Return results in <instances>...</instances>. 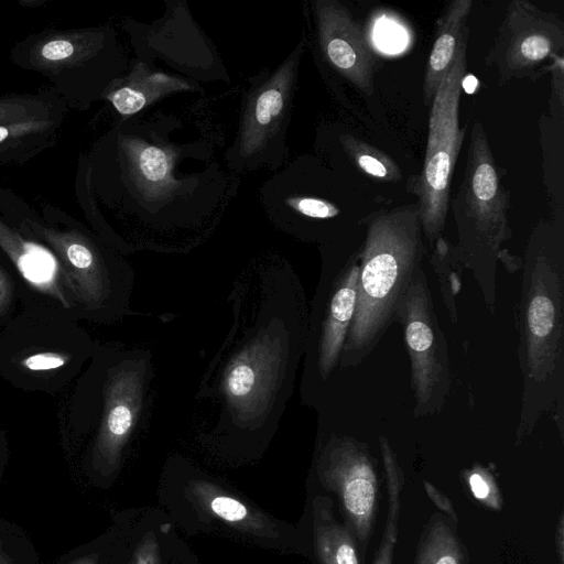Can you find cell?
<instances>
[{
  "instance_id": "cell-1",
  "label": "cell",
  "mask_w": 564,
  "mask_h": 564,
  "mask_svg": "<svg viewBox=\"0 0 564 564\" xmlns=\"http://www.w3.org/2000/svg\"><path fill=\"white\" fill-rule=\"evenodd\" d=\"M516 311L518 359L522 379L516 445L555 408L563 437L564 401V227L541 220L531 231Z\"/></svg>"
},
{
  "instance_id": "cell-2",
  "label": "cell",
  "mask_w": 564,
  "mask_h": 564,
  "mask_svg": "<svg viewBox=\"0 0 564 564\" xmlns=\"http://www.w3.org/2000/svg\"><path fill=\"white\" fill-rule=\"evenodd\" d=\"M180 124L172 116L133 122L119 132L120 182L127 206L141 221L200 224L224 204L226 175L216 163L186 173L183 163L206 152L203 142L178 143L170 139Z\"/></svg>"
},
{
  "instance_id": "cell-3",
  "label": "cell",
  "mask_w": 564,
  "mask_h": 564,
  "mask_svg": "<svg viewBox=\"0 0 564 564\" xmlns=\"http://www.w3.org/2000/svg\"><path fill=\"white\" fill-rule=\"evenodd\" d=\"M365 226L356 307L339 362L343 369L361 364L395 322L426 252L417 203L379 209L365 218Z\"/></svg>"
},
{
  "instance_id": "cell-4",
  "label": "cell",
  "mask_w": 564,
  "mask_h": 564,
  "mask_svg": "<svg viewBox=\"0 0 564 564\" xmlns=\"http://www.w3.org/2000/svg\"><path fill=\"white\" fill-rule=\"evenodd\" d=\"M457 230L455 256L469 269L488 311L497 304L496 272L502 245L512 236L507 191L482 123L475 120L462 183L449 197Z\"/></svg>"
},
{
  "instance_id": "cell-5",
  "label": "cell",
  "mask_w": 564,
  "mask_h": 564,
  "mask_svg": "<svg viewBox=\"0 0 564 564\" xmlns=\"http://www.w3.org/2000/svg\"><path fill=\"white\" fill-rule=\"evenodd\" d=\"M307 45L305 29L294 48L275 67L248 79L232 144L225 162L236 172L268 167L278 171L289 159L288 130L294 106L299 69Z\"/></svg>"
},
{
  "instance_id": "cell-6",
  "label": "cell",
  "mask_w": 564,
  "mask_h": 564,
  "mask_svg": "<svg viewBox=\"0 0 564 564\" xmlns=\"http://www.w3.org/2000/svg\"><path fill=\"white\" fill-rule=\"evenodd\" d=\"M468 36L438 86L431 104L423 167L411 176L408 192L417 196L419 216L430 248L443 237L453 171L466 134L459 126V100L467 64Z\"/></svg>"
},
{
  "instance_id": "cell-7",
  "label": "cell",
  "mask_w": 564,
  "mask_h": 564,
  "mask_svg": "<svg viewBox=\"0 0 564 564\" xmlns=\"http://www.w3.org/2000/svg\"><path fill=\"white\" fill-rule=\"evenodd\" d=\"M361 245L323 259L304 345L302 394L306 402L319 400L339 366L356 307Z\"/></svg>"
},
{
  "instance_id": "cell-8",
  "label": "cell",
  "mask_w": 564,
  "mask_h": 564,
  "mask_svg": "<svg viewBox=\"0 0 564 564\" xmlns=\"http://www.w3.org/2000/svg\"><path fill=\"white\" fill-rule=\"evenodd\" d=\"M395 322L402 326L410 358L413 416L437 414L451 391L449 354L423 268L402 299Z\"/></svg>"
},
{
  "instance_id": "cell-9",
  "label": "cell",
  "mask_w": 564,
  "mask_h": 564,
  "mask_svg": "<svg viewBox=\"0 0 564 564\" xmlns=\"http://www.w3.org/2000/svg\"><path fill=\"white\" fill-rule=\"evenodd\" d=\"M563 51L564 21L528 0H512L484 62L505 84L539 77Z\"/></svg>"
},
{
  "instance_id": "cell-10",
  "label": "cell",
  "mask_w": 564,
  "mask_h": 564,
  "mask_svg": "<svg viewBox=\"0 0 564 564\" xmlns=\"http://www.w3.org/2000/svg\"><path fill=\"white\" fill-rule=\"evenodd\" d=\"M316 468L323 486L338 497L346 525L366 547L379 501L377 465L368 444L332 434L321 448Z\"/></svg>"
},
{
  "instance_id": "cell-11",
  "label": "cell",
  "mask_w": 564,
  "mask_h": 564,
  "mask_svg": "<svg viewBox=\"0 0 564 564\" xmlns=\"http://www.w3.org/2000/svg\"><path fill=\"white\" fill-rule=\"evenodd\" d=\"M132 39L138 59L152 65L162 58L192 80L228 82L215 46L193 21L183 2L166 1L164 15L152 24H135Z\"/></svg>"
},
{
  "instance_id": "cell-12",
  "label": "cell",
  "mask_w": 564,
  "mask_h": 564,
  "mask_svg": "<svg viewBox=\"0 0 564 564\" xmlns=\"http://www.w3.org/2000/svg\"><path fill=\"white\" fill-rule=\"evenodd\" d=\"M314 41L322 59L367 96L373 93L376 59L360 25L337 0H312Z\"/></svg>"
},
{
  "instance_id": "cell-13",
  "label": "cell",
  "mask_w": 564,
  "mask_h": 564,
  "mask_svg": "<svg viewBox=\"0 0 564 564\" xmlns=\"http://www.w3.org/2000/svg\"><path fill=\"white\" fill-rule=\"evenodd\" d=\"M197 90L202 91L197 82L138 59L126 76L113 82L106 97L117 112L127 118L170 95Z\"/></svg>"
},
{
  "instance_id": "cell-14",
  "label": "cell",
  "mask_w": 564,
  "mask_h": 564,
  "mask_svg": "<svg viewBox=\"0 0 564 564\" xmlns=\"http://www.w3.org/2000/svg\"><path fill=\"white\" fill-rule=\"evenodd\" d=\"M471 0H454L447 4L436 22L435 37L423 77V100L431 106L434 95L449 70L462 41L469 34L467 20Z\"/></svg>"
},
{
  "instance_id": "cell-15",
  "label": "cell",
  "mask_w": 564,
  "mask_h": 564,
  "mask_svg": "<svg viewBox=\"0 0 564 564\" xmlns=\"http://www.w3.org/2000/svg\"><path fill=\"white\" fill-rule=\"evenodd\" d=\"M269 335V332L264 333L262 338L259 335L257 340L245 347L246 349L241 350L226 368L224 393L231 409L242 411L267 387L270 369L267 362L274 345Z\"/></svg>"
},
{
  "instance_id": "cell-16",
  "label": "cell",
  "mask_w": 564,
  "mask_h": 564,
  "mask_svg": "<svg viewBox=\"0 0 564 564\" xmlns=\"http://www.w3.org/2000/svg\"><path fill=\"white\" fill-rule=\"evenodd\" d=\"M315 550L321 564H360L356 539L333 514V501L318 496L313 503Z\"/></svg>"
},
{
  "instance_id": "cell-17",
  "label": "cell",
  "mask_w": 564,
  "mask_h": 564,
  "mask_svg": "<svg viewBox=\"0 0 564 564\" xmlns=\"http://www.w3.org/2000/svg\"><path fill=\"white\" fill-rule=\"evenodd\" d=\"M380 452L387 478L388 516L380 545L372 564H392L394 549L398 540V523L401 510V495L404 488V474L399 464L397 454L387 440L381 441Z\"/></svg>"
},
{
  "instance_id": "cell-18",
  "label": "cell",
  "mask_w": 564,
  "mask_h": 564,
  "mask_svg": "<svg viewBox=\"0 0 564 564\" xmlns=\"http://www.w3.org/2000/svg\"><path fill=\"white\" fill-rule=\"evenodd\" d=\"M414 564H466L465 547L444 517L434 514L424 527Z\"/></svg>"
},
{
  "instance_id": "cell-19",
  "label": "cell",
  "mask_w": 564,
  "mask_h": 564,
  "mask_svg": "<svg viewBox=\"0 0 564 564\" xmlns=\"http://www.w3.org/2000/svg\"><path fill=\"white\" fill-rule=\"evenodd\" d=\"M133 377L126 382L120 397L116 398L109 409L106 427L111 444L118 447L131 433L137 422L144 389L145 373Z\"/></svg>"
},
{
  "instance_id": "cell-20",
  "label": "cell",
  "mask_w": 564,
  "mask_h": 564,
  "mask_svg": "<svg viewBox=\"0 0 564 564\" xmlns=\"http://www.w3.org/2000/svg\"><path fill=\"white\" fill-rule=\"evenodd\" d=\"M338 142L349 160L365 174L379 181L399 182V165L383 151L349 133H340Z\"/></svg>"
},
{
  "instance_id": "cell-21",
  "label": "cell",
  "mask_w": 564,
  "mask_h": 564,
  "mask_svg": "<svg viewBox=\"0 0 564 564\" xmlns=\"http://www.w3.org/2000/svg\"><path fill=\"white\" fill-rule=\"evenodd\" d=\"M431 264L440 282V290L445 308L453 323L458 319L457 295L460 291L463 265L455 256L453 245L444 237L438 238L431 248Z\"/></svg>"
},
{
  "instance_id": "cell-22",
  "label": "cell",
  "mask_w": 564,
  "mask_h": 564,
  "mask_svg": "<svg viewBox=\"0 0 564 564\" xmlns=\"http://www.w3.org/2000/svg\"><path fill=\"white\" fill-rule=\"evenodd\" d=\"M463 478L473 497L484 506L492 510H501L503 499L494 475L488 468L475 464L464 470Z\"/></svg>"
},
{
  "instance_id": "cell-23",
  "label": "cell",
  "mask_w": 564,
  "mask_h": 564,
  "mask_svg": "<svg viewBox=\"0 0 564 564\" xmlns=\"http://www.w3.org/2000/svg\"><path fill=\"white\" fill-rule=\"evenodd\" d=\"M209 510L230 523L241 524L245 528L259 529L261 523L253 518L248 508L235 498L215 495L208 501Z\"/></svg>"
},
{
  "instance_id": "cell-24",
  "label": "cell",
  "mask_w": 564,
  "mask_h": 564,
  "mask_svg": "<svg viewBox=\"0 0 564 564\" xmlns=\"http://www.w3.org/2000/svg\"><path fill=\"white\" fill-rule=\"evenodd\" d=\"M74 44L65 39H55L45 43L41 48V55L48 62H61L74 54Z\"/></svg>"
},
{
  "instance_id": "cell-25",
  "label": "cell",
  "mask_w": 564,
  "mask_h": 564,
  "mask_svg": "<svg viewBox=\"0 0 564 564\" xmlns=\"http://www.w3.org/2000/svg\"><path fill=\"white\" fill-rule=\"evenodd\" d=\"M44 258L41 253L31 256H24L20 259V268L24 275L32 281H42L50 274V264L43 262Z\"/></svg>"
},
{
  "instance_id": "cell-26",
  "label": "cell",
  "mask_w": 564,
  "mask_h": 564,
  "mask_svg": "<svg viewBox=\"0 0 564 564\" xmlns=\"http://www.w3.org/2000/svg\"><path fill=\"white\" fill-rule=\"evenodd\" d=\"M423 487L431 501L448 518H451L456 527L458 518L452 501L440 491L433 484L423 480Z\"/></svg>"
},
{
  "instance_id": "cell-27",
  "label": "cell",
  "mask_w": 564,
  "mask_h": 564,
  "mask_svg": "<svg viewBox=\"0 0 564 564\" xmlns=\"http://www.w3.org/2000/svg\"><path fill=\"white\" fill-rule=\"evenodd\" d=\"M64 358L55 354H39L28 357L23 364L31 370H46L63 366Z\"/></svg>"
},
{
  "instance_id": "cell-28",
  "label": "cell",
  "mask_w": 564,
  "mask_h": 564,
  "mask_svg": "<svg viewBox=\"0 0 564 564\" xmlns=\"http://www.w3.org/2000/svg\"><path fill=\"white\" fill-rule=\"evenodd\" d=\"M68 260L77 268H88L93 262V254L89 249L80 243H73L67 249Z\"/></svg>"
},
{
  "instance_id": "cell-29",
  "label": "cell",
  "mask_w": 564,
  "mask_h": 564,
  "mask_svg": "<svg viewBox=\"0 0 564 564\" xmlns=\"http://www.w3.org/2000/svg\"><path fill=\"white\" fill-rule=\"evenodd\" d=\"M564 519L563 513L560 514L556 532H555V546L558 555L560 564L564 563Z\"/></svg>"
},
{
  "instance_id": "cell-30",
  "label": "cell",
  "mask_w": 564,
  "mask_h": 564,
  "mask_svg": "<svg viewBox=\"0 0 564 564\" xmlns=\"http://www.w3.org/2000/svg\"><path fill=\"white\" fill-rule=\"evenodd\" d=\"M96 556H84V557H80L76 561H74L73 563L70 564H96Z\"/></svg>"
},
{
  "instance_id": "cell-31",
  "label": "cell",
  "mask_w": 564,
  "mask_h": 564,
  "mask_svg": "<svg viewBox=\"0 0 564 564\" xmlns=\"http://www.w3.org/2000/svg\"><path fill=\"white\" fill-rule=\"evenodd\" d=\"M0 564H13L12 561L0 549Z\"/></svg>"
},
{
  "instance_id": "cell-32",
  "label": "cell",
  "mask_w": 564,
  "mask_h": 564,
  "mask_svg": "<svg viewBox=\"0 0 564 564\" xmlns=\"http://www.w3.org/2000/svg\"><path fill=\"white\" fill-rule=\"evenodd\" d=\"M138 564H148V563L147 562H142L141 558H140Z\"/></svg>"
}]
</instances>
